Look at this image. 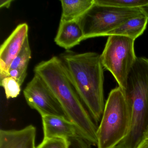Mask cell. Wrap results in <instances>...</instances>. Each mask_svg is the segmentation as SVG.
<instances>
[{
	"label": "cell",
	"instance_id": "21",
	"mask_svg": "<svg viewBox=\"0 0 148 148\" xmlns=\"http://www.w3.org/2000/svg\"><path fill=\"white\" fill-rule=\"evenodd\" d=\"M140 9L142 12L148 17V5L142 7L140 8Z\"/></svg>",
	"mask_w": 148,
	"mask_h": 148
},
{
	"label": "cell",
	"instance_id": "19",
	"mask_svg": "<svg viewBox=\"0 0 148 148\" xmlns=\"http://www.w3.org/2000/svg\"><path fill=\"white\" fill-rule=\"evenodd\" d=\"M13 1L12 0H1L0 2V8H9L11 6L12 2Z\"/></svg>",
	"mask_w": 148,
	"mask_h": 148
},
{
	"label": "cell",
	"instance_id": "22",
	"mask_svg": "<svg viewBox=\"0 0 148 148\" xmlns=\"http://www.w3.org/2000/svg\"><path fill=\"white\" fill-rule=\"evenodd\" d=\"M145 138H147L148 139V132H147V135H146V137H145Z\"/></svg>",
	"mask_w": 148,
	"mask_h": 148
},
{
	"label": "cell",
	"instance_id": "2",
	"mask_svg": "<svg viewBox=\"0 0 148 148\" xmlns=\"http://www.w3.org/2000/svg\"><path fill=\"white\" fill-rule=\"evenodd\" d=\"M62 60L84 105L96 123L104 109V67L100 55L95 52L75 53L67 51Z\"/></svg>",
	"mask_w": 148,
	"mask_h": 148
},
{
	"label": "cell",
	"instance_id": "10",
	"mask_svg": "<svg viewBox=\"0 0 148 148\" xmlns=\"http://www.w3.org/2000/svg\"><path fill=\"white\" fill-rule=\"evenodd\" d=\"M36 129L29 125L21 130H1L0 148H36Z\"/></svg>",
	"mask_w": 148,
	"mask_h": 148
},
{
	"label": "cell",
	"instance_id": "7",
	"mask_svg": "<svg viewBox=\"0 0 148 148\" xmlns=\"http://www.w3.org/2000/svg\"><path fill=\"white\" fill-rule=\"evenodd\" d=\"M29 106L41 116L55 115L66 117L60 104L45 83L34 74L23 91Z\"/></svg>",
	"mask_w": 148,
	"mask_h": 148
},
{
	"label": "cell",
	"instance_id": "20",
	"mask_svg": "<svg viewBox=\"0 0 148 148\" xmlns=\"http://www.w3.org/2000/svg\"><path fill=\"white\" fill-rule=\"evenodd\" d=\"M137 148H148V139L145 138Z\"/></svg>",
	"mask_w": 148,
	"mask_h": 148
},
{
	"label": "cell",
	"instance_id": "15",
	"mask_svg": "<svg viewBox=\"0 0 148 148\" xmlns=\"http://www.w3.org/2000/svg\"><path fill=\"white\" fill-rule=\"evenodd\" d=\"M99 5L123 8H140L148 5V0H94Z\"/></svg>",
	"mask_w": 148,
	"mask_h": 148
},
{
	"label": "cell",
	"instance_id": "14",
	"mask_svg": "<svg viewBox=\"0 0 148 148\" xmlns=\"http://www.w3.org/2000/svg\"><path fill=\"white\" fill-rule=\"evenodd\" d=\"M62 13L61 20H76L87 12L94 4V0H76L60 1Z\"/></svg>",
	"mask_w": 148,
	"mask_h": 148
},
{
	"label": "cell",
	"instance_id": "17",
	"mask_svg": "<svg viewBox=\"0 0 148 148\" xmlns=\"http://www.w3.org/2000/svg\"><path fill=\"white\" fill-rule=\"evenodd\" d=\"M36 148H69V140L62 138H44Z\"/></svg>",
	"mask_w": 148,
	"mask_h": 148
},
{
	"label": "cell",
	"instance_id": "3",
	"mask_svg": "<svg viewBox=\"0 0 148 148\" xmlns=\"http://www.w3.org/2000/svg\"><path fill=\"white\" fill-rule=\"evenodd\" d=\"M123 90L130 112V125L116 148H137L148 132V59L137 57Z\"/></svg>",
	"mask_w": 148,
	"mask_h": 148
},
{
	"label": "cell",
	"instance_id": "5",
	"mask_svg": "<svg viewBox=\"0 0 148 148\" xmlns=\"http://www.w3.org/2000/svg\"><path fill=\"white\" fill-rule=\"evenodd\" d=\"M143 14L140 8H120L94 2L92 6L76 21L86 40L106 36L129 20Z\"/></svg>",
	"mask_w": 148,
	"mask_h": 148
},
{
	"label": "cell",
	"instance_id": "9",
	"mask_svg": "<svg viewBox=\"0 0 148 148\" xmlns=\"http://www.w3.org/2000/svg\"><path fill=\"white\" fill-rule=\"evenodd\" d=\"M41 117L44 139L62 138L68 140L80 136L76 125L67 118L55 115H45Z\"/></svg>",
	"mask_w": 148,
	"mask_h": 148
},
{
	"label": "cell",
	"instance_id": "6",
	"mask_svg": "<svg viewBox=\"0 0 148 148\" xmlns=\"http://www.w3.org/2000/svg\"><path fill=\"white\" fill-rule=\"evenodd\" d=\"M134 42L135 40L129 37L109 36L100 55L104 68L112 74L122 90L125 88L129 73L137 58Z\"/></svg>",
	"mask_w": 148,
	"mask_h": 148
},
{
	"label": "cell",
	"instance_id": "16",
	"mask_svg": "<svg viewBox=\"0 0 148 148\" xmlns=\"http://www.w3.org/2000/svg\"><path fill=\"white\" fill-rule=\"evenodd\" d=\"M0 85L5 90L7 99L17 97L21 91V86L18 81L11 77H7L0 79Z\"/></svg>",
	"mask_w": 148,
	"mask_h": 148
},
{
	"label": "cell",
	"instance_id": "4",
	"mask_svg": "<svg viewBox=\"0 0 148 148\" xmlns=\"http://www.w3.org/2000/svg\"><path fill=\"white\" fill-rule=\"evenodd\" d=\"M130 108L121 87L111 91L97 130L98 148H116L130 129Z\"/></svg>",
	"mask_w": 148,
	"mask_h": 148
},
{
	"label": "cell",
	"instance_id": "11",
	"mask_svg": "<svg viewBox=\"0 0 148 148\" xmlns=\"http://www.w3.org/2000/svg\"><path fill=\"white\" fill-rule=\"evenodd\" d=\"M83 40L84 38L83 32L76 20L65 21L60 20L54 39L58 45L68 51L79 45Z\"/></svg>",
	"mask_w": 148,
	"mask_h": 148
},
{
	"label": "cell",
	"instance_id": "1",
	"mask_svg": "<svg viewBox=\"0 0 148 148\" xmlns=\"http://www.w3.org/2000/svg\"><path fill=\"white\" fill-rule=\"evenodd\" d=\"M34 72L49 87L80 136L92 145L97 146L98 127L81 101L61 58L54 56L41 61L35 66Z\"/></svg>",
	"mask_w": 148,
	"mask_h": 148
},
{
	"label": "cell",
	"instance_id": "8",
	"mask_svg": "<svg viewBox=\"0 0 148 148\" xmlns=\"http://www.w3.org/2000/svg\"><path fill=\"white\" fill-rule=\"evenodd\" d=\"M28 34L27 24H20L1 46L0 79L6 76L12 62L19 53L28 38Z\"/></svg>",
	"mask_w": 148,
	"mask_h": 148
},
{
	"label": "cell",
	"instance_id": "18",
	"mask_svg": "<svg viewBox=\"0 0 148 148\" xmlns=\"http://www.w3.org/2000/svg\"><path fill=\"white\" fill-rule=\"evenodd\" d=\"M69 140V148H91V145L81 136L72 138Z\"/></svg>",
	"mask_w": 148,
	"mask_h": 148
},
{
	"label": "cell",
	"instance_id": "23",
	"mask_svg": "<svg viewBox=\"0 0 148 148\" xmlns=\"http://www.w3.org/2000/svg\"></svg>",
	"mask_w": 148,
	"mask_h": 148
},
{
	"label": "cell",
	"instance_id": "12",
	"mask_svg": "<svg viewBox=\"0 0 148 148\" xmlns=\"http://www.w3.org/2000/svg\"><path fill=\"white\" fill-rule=\"evenodd\" d=\"M31 58L32 51L28 37L26 39L19 53L12 62L5 77L13 78L21 86L27 76V67Z\"/></svg>",
	"mask_w": 148,
	"mask_h": 148
},
{
	"label": "cell",
	"instance_id": "13",
	"mask_svg": "<svg viewBox=\"0 0 148 148\" xmlns=\"http://www.w3.org/2000/svg\"><path fill=\"white\" fill-rule=\"evenodd\" d=\"M148 17L145 14L133 18L125 22L117 28L107 33L106 36L119 35L136 40L146 29Z\"/></svg>",
	"mask_w": 148,
	"mask_h": 148
}]
</instances>
